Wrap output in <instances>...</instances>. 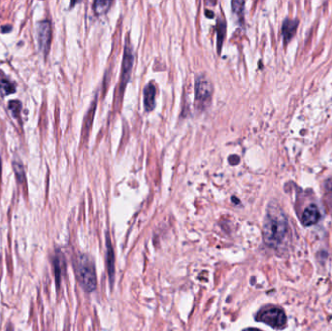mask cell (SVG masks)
Returning a JSON list of instances; mask_svg holds the SVG:
<instances>
[{"label":"cell","instance_id":"cell-21","mask_svg":"<svg viewBox=\"0 0 332 331\" xmlns=\"http://www.w3.org/2000/svg\"><path fill=\"white\" fill-rule=\"evenodd\" d=\"M6 331H14V329H13V326L10 324L8 327H7V329H6Z\"/></svg>","mask_w":332,"mask_h":331},{"label":"cell","instance_id":"cell-10","mask_svg":"<svg viewBox=\"0 0 332 331\" xmlns=\"http://www.w3.org/2000/svg\"><path fill=\"white\" fill-rule=\"evenodd\" d=\"M157 88L153 83H148L144 88V106L146 111L150 112L156 105Z\"/></svg>","mask_w":332,"mask_h":331},{"label":"cell","instance_id":"cell-17","mask_svg":"<svg viewBox=\"0 0 332 331\" xmlns=\"http://www.w3.org/2000/svg\"><path fill=\"white\" fill-rule=\"evenodd\" d=\"M232 5V10L234 13L238 14L239 17H242V14H243V10H244V5L245 3L243 1H238V0H235V1H232L231 3Z\"/></svg>","mask_w":332,"mask_h":331},{"label":"cell","instance_id":"cell-11","mask_svg":"<svg viewBox=\"0 0 332 331\" xmlns=\"http://www.w3.org/2000/svg\"><path fill=\"white\" fill-rule=\"evenodd\" d=\"M298 26V22L294 20H286L283 24V28H282V33L284 36L285 41L289 42L291 38L294 36L296 28Z\"/></svg>","mask_w":332,"mask_h":331},{"label":"cell","instance_id":"cell-14","mask_svg":"<svg viewBox=\"0 0 332 331\" xmlns=\"http://www.w3.org/2000/svg\"><path fill=\"white\" fill-rule=\"evenodd\" d=\"M13 167H14L15 174H16L18 182L19 183H25L26 182V175H25V170H24V166L22 165V163L19 162V161H14L13 162Z\"/></svg>","mask_w":332,"mask_h":331},{"label":"cell","instance_id":"cell-9","mask_svg":"<svg viewBox=\"0 0 332 331\" xmlns=\"http://www.w3.org/2000/svg\"><path fill=\"white\" fill-rule=\"evenodd\" d=\"M321 218V214L319 208L316 205H310L306 208L302 214L301 221L304 226H311L316 224Z\"/></svg>","mask_w":332,"mask_h":331},{"label":"cell","instance_id":"cell-4","mask_svg":"<svg viewBox=\"0 0 332 331\" xmlns=\"http://www.w3.org/2000/svg\"><path fill=\"white\" fill-rule=\"evenodd\" d=\"M213 86L205 76H199L195 82V104L196 107L204 110L207 108L212 100Z\"/></svg>","mask_w":332,"mask_h":331},{"label":"cell","instance_id":"cell-13","mask_svg":"<svg viewBox=\"0 0 332 331\" xmlns=\"http://www.w3.org/2000/svg\"><path fill=\"white\" fill-rule=\"evenodd\" d=\"M16 91L15 84L9 81L8 79L1 78L0 79V94L2 95H8L12 94Z\"/></svg>","mask_w":332,"mask_h":331},{"label":"cell","instance_id":"cell-15","mask_svg":"<svg viewBox=\"0 0 332 331\" xmlns=\"http://www.w3.org/2000/svg\"><path fill=\"white\" fill-rule=\"evenodd\" d=\"M112 4L111 1H105V0H98V1H95L94 4H93V9L95 11V13L97 15H101L103 13H105L110 5Z\"/></svg>","mask_w":332,"mask_h":331},{"label":"cell","instance_id":"cell-1","mask_svg":"<svg viewBox=\"0 0 332 331\" xmlns=\"http://www.w3.org/2000/svg\"><path fill=\"white\" fill-rule=\"evenodd\" d=\"M288 232L289 224L284 211L276 202H270L263 222L264 242L270 248H279L286 243Z\"/></svg>","mask_w":332,"mask_h":331},{"label":"cell","instance_id":"cell-20","mask_svg":"<svg viewBox=\"0 0 332 331\" xmlns=\"http://www.w3.org/2000/svg\"><path fill=\"white\" fill-rule=\"evenodd\" d=\"M1 176H2V161L0 157V183H1Z\"/></svg>","mask_w":332,"mask_h":331},{"label":"cell","instance_id":"cell-16","mask_svg":"<svg viewBox=\"0 0 332 331\" xmlns=\"http://www.w3.org/2000/svg\"><path fill=\"white\" fill-rule=\"evenodd\" d=\"M8 106H9V109L11 110L14 118H19L20 112H21V109H22V102L20 100H10Z\"/></svg>","mask_w":332,"mask_h":331},{"label":"cell","instance_id":"cell-2","mask_svg":"<svg viewBox=\"0 0 332 331\" xmlns=\"http://www.w3.org/2000/svg\"><path fill=\"white\" fill-rule=\"evenodd\" d=\"M75 271L80 287L86 292L94 291L97 287L96 271L92 259L87 254H80L77 257Z\"/></svg>","mask_w":332,"mask_h":331},{"label":"cell","instance_id":"cell-5","mask_svg":"<svg viewBox=\"0 0 332 331\" xmlns=\"http://www.w3.org/2000/svg\"><path fill=\"white\" fill-rule=\"evenodd\" d=\"M37 38L39 49L46 56L49 53L52 41V26L48 20H43L37 26Z\"/></svg>","mask_w":332,"mask_h":331},{"label":"cell","instance_id":"cell-8","mask_svg":"<svg viewBox=\"0 0 332 331\" xmlns=\"http://www.w3.org/2000/svg\"><path fill=\"white\" fill-rule=\"evenodd\" d=\"M106 266L109 274L110 283L111 285H113L115 279V253L108 235L106 238Z\"/></svg>","mask_w":332,"mask_h":331},{"label":"cell","instance_id":"cell-3","mask_svg":"<svg viewBox=\"0 0 332 331\" xmlns=\"http://www.w3.org/2000/svg\"><path fill=\"white\" fill-rule=\"evenodd\" d=\"M255 319L275 330H283L287 326V316L285 312L278 307H265L261 309Z\"/></svg>","mask_w":332,"mask_h":331},{"label":"cell","instance_id":"cell-6","mask_svg":"<svg viewBox=\"0 0 332 331\" xmlns=\"http://www.w3.org/2000/svg\"><path fill=\"white\" fill-rule=\"evenodd\" d=\"M133 64V54L131 50V46L129 43H126L125 48V54H124V60H123V67H122V75H121V93L123 94L125 90V84L129 80V76L131 73V68Z\"/></svg>","mask_w":332,"mask_h":331},{"label":"cell","instance_id":"cell-12","mask_svg":"<svg viewBox=\"0 0 332 331\" xmlns=\"http://www.w3.org/2000/svg\"><path fill=\"white\" fill-rule=\"evenodd\" d=\"M225 31H226V25L225 22L221 19H219L217 22V34H218V52L221 50V46L224 40L225 36Z\"/></svg>","mask_w":332,"mask_h":331},{"label":"cell","instance_id":"cell-19","mask_svg":"<svg viewBox=\"0 0 332 331\" xmlns=\"http://www.w3.org/2000/svg\"><path fill=\"white\" fill-rule=\"evenodd\" d=\"M2 29H3V32H9L8 30H11L12 29V27L11 26H5V27H3L2 28Z\"/></svg>","mask_w":332,"mask_h":331},{"label":"cell","instance_id":"cell-22","mask_svg":"<svg viewBox=\"0 0 332 331\" xmlns=\"http://www.w3.org/2000/svg\"><path fill=\"white\" fill-rule=\"evenodd\" d=\"M244 331H259V330H257V329H247V330H245Z\"/></svg>","mask_w":332,"mask_h":331},{"label":"cell","instance_id":"cell-7","mask_svg":"<svg viewBox=\"0 0 332 331\" xmlns=\"http://www.w3.org/2000/svg\"><path fill=\"white\" fill-rule=\"evenodd\" d=\"M52 263H53V267H54L55 282H56L57 285H59L61 278H62V275L65 271V259H64V256H63L61 251L58 250V251H55L53 254Z\"/></svg>","mask_w":332,"mask_h":331},{"label":"cell","instance_id":"cell-18","mask_svg":"<svg viewBox=\"0 0 332 331\" xmlns=\"http://www.w3.org/2000/svg\"><path fill=\"white\" fill-rule=\"evenodd\" d=\"M239 161H240V159H239L238 156L233 155V156H230V157H229V163H230L232 166L237 165V164L239 163Z\"/></svg>","mask_w":332,"mask_h":331}]
</instances>
